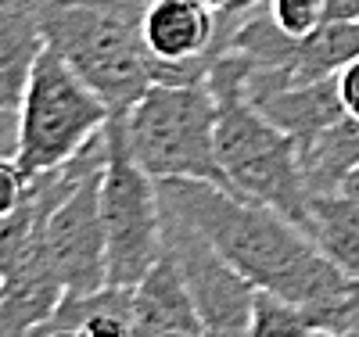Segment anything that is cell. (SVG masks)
<instances>
[{
	"label": "cell",
	"mask_w": 359,
	"mask_h": 337,
	"mask_svg": "<svg viewBox=\"0 0 359 337\" xmlns=\"http://www.w3.org/2000/svg\"><path fill=\"white\" fill-rule=\"evenodd\" d=\"M0 294H4V284H0Z\"/></svg>",
	"instance_id": "cell-27"
},
{
	"label": "cell",
	"mask_w": 359,
	"mask_h": 337,
	"mask_svg": "<svg viewBox=\"0 0 359 337\" xmlns=\"http://www.w3.org/2000/svg\"><path fill=\"white\" fill-rule=\"evenodd\" d=\"M0 158H18V111H0Z\"/></svg>",
	"instance_id": "cell-22"
},
{
	"label": "cell",
	"mask_w": 359,
	"mask_h": 337,
	"mask_svg": "<svg viewBox=\"0 0 359 337\" xmlns=\"http://www.w3.org/2000/svg\"><path fill=\"white\" fill-rule=\"evenodd\" d=\"M266 11L294 40L316 33L323 25V0H266Z\"/></svg>",
	"instance_id": "cell-18"
},
{
	"label": "cell",
	"mask_w": 359,
	"mask_h": 337,
	"mask_svg": "<svg viewBox=\"0 0 359 337\" xmlns=\"http://www.w3.org/2000/svg\"><path fill=\"white\" fill-rule=\"evenodd\" d=\"M198 305L169 255L133 287V337H201Z\"/></svg>",
	"instance_id": "cell-9"
},
{
	"label": "cell",
	"mask_w": 359,
	"mask_h": 337,
	"mask_svg": "<svg viewBox=\"0 0 359 337\" xmlns=\"http://www.w3.org/2000/svg\"><path fill=\"white\" fill-rule=\"evenodd\" d=\"M341 194H348L352 201H359V169H355V172H352V176L345 179V187H341Z\"/></svg>",
	"instance_id": "cell-23"
},
{
	"label": "cell",
	"mask_w": 359,
	"mask_h": 337,
	"mask_svg": "<svg viewBox=\"0 0 359 337\" xmlns=\"http://www.w3.org/2000/svg\"><path fill=\"white\" fill-rule=\"evenodd\" d=\"M313 333L316 330L309 326L302 305H294L273 291H255L248 337H313Z\"/></svg>",
	"instance_id": "cell-16"
},
{
	"label": "cell",
	"mask_w": 359,
	"mask_h": 337,
	"mask_svg": "<svg viewBox=\"0 0 359 337\" xmlns=\"http://www.w3.org/2000/svg\"><path fill=\"white\" fill-rule=\"evenodd\" d=\"M151 0H40L47 47L97 90L111 115H126L155 86V54L144 40Z\"/></svg>",
	"instance_id": "cell-3"
},
{
	"label": "cell",
	"mask_w": 359,
	"mask_h": 337,
	"mask_svg": "<svg viewBox=\"0 0 359 337\" xmlns=\"http://www.w3.org/2000/svg\"><path fill=\"white\" fill-rule=\"evenodd\" d=\"M101 223L108 237V284L137 287L162 262V201L126 144L123 115L108 122V158L101 169Z\"/></svg>",
	"instance_id": "cell-6"
},
{
	"label": "cell",
	"mask_w": 359,
	"mask_h": 337,
	"mask_svg": "<svg viewBox=\"0 0 359 337\" xmlns=\"http://www.w3.org/2000/svg\"><path fill=\"white\" fill-rule=\"evenodd\" d=\"M216 122L219 104L205 79L187 86H151L123 115V130L133 158L151 179H198L230 191L216 155Z\"/></svg>",
	"instance_id": "cell-4"
},
{
	"label": "cell",
	"mask_w": 359,
	"mask_h": 337,
	"mask_svg": "<svg viewBox=\"0 0 359 337\" xmlns=\"http://www.w3.org/2000/svg\"><path fill=\"white\" fill-rule=\"evenodd\" d=\"M219 36V15L198 0H151L144 11V40L158 61H201Z\"/></svg>",
	"instance_id": "cell-10"
},
{
	"label": "cell",
	"mask_w": 359,
	"mask_h": 337,
	"mask_svg": "<svg viewBox=\"0 0 359 337\" xmlns=\"http://www.w3.org/2000/svg\"><path fill=\"white\" fill-rule=\"evenodd\" d=\"M298 165L313 198L341 194L345 179L359 169V118L341 115L334 126L298 147Z\"/></svg>",
	"instance_id": "cell-14"
},
{
	"label": "cell",
	"mask_w": 359,
	"mask_h": 337,
	"mask_svg": "<svg viewBox=\"0 0 359 337\" xmlns=\"http://www.w3.org/2000/svg\"><path fill=\"white\" fill-rule=\"evenodd\" d=\"M313 337H327V333H313Z\"/></svg>",
	"instance_id": "cell-26"
},
{
	"label": "cell",
	"mask_w": 359,
	"mask_h": 337,
	"mask_svg": "<svg viewBox=\"0 0 359 337\" xmlns=\"http://www.w3.org/2000/svg\"><path fill=\"white\" fill-rule=\"evenodd\" d=\"M104 169V165H101ZM101 169L83 176L40 226L43 255L65 294H97L108 287V237L101 223Z\"/></svg>",
	"instance_id": "cell-8"
},
{
	"label": "cell",
	"mask_w": 359,
	"mask_h": 337,
	"mask_svg": "<svg viewBox=\"0 0 359 337\" xmlns=\"http://www.w3.org/2000/svg\"><path fill=\"white\" fill-rule=\"evenodd\" d=\"M309 326L327 337H359V280H348L338 294L302 309Z\"/></svg>",
	"instance_id": "cell-17"
},
{
	"label": "cell",
	"mask_w": 359,
	"mask_h": 337,
	"mask_svg": "<svg viewBox=\"0 0 359 337\" xmlns=\"http://www.w3.org/2000/svg\"><path fill=\"white\" fill-rule=\"evenodd\" d=\"M316 248L331 259L345 277L359 280V201L348 194L313 198V230Z\"/></svg>",
	"instance_id": "cell-15"
},
{
	"label": "cell",
	"mask_w": 359,
	"mask_h": 337,
	"mask_svg": "<svg viewBox=\"0 0 359 337\" xmlns=\"http://www.w3.org/2000/svg\"><path fill=\"white\" fill-rule=\"evenodd\" d=\"M33 194V172H25L18 158H0V216L18 212Z\"/></svg>",
	"instance_id": "cell-19"
},
{
	"label": "cell",
	"mask_w": 359,
	"mask_h": 337,
	"mask_svg": "<svg viewBox=\"0 0 359 337\" xmlns=\"http://www.w3.org/2000/svg\"><path fill=\"white\" fill-rule=\"evenodd\" d=\"M334 83H338V97L345 104V115H355L359 118V54L348 61V65L338 69Z\"/></svg>",
	"instance_id": "cell-20"
},
{
	"label": "cell",
	"mask_w": 359,
	"mask_h": 337,
	"mask_svg": "<svg viewBox=\"0 0 359 337\" xmlns=\"http://www.w3.org/2000/svg\"><path fill=\"white\" fill-rule=\"evenodd\" d=\"M47 33L40 22V0H0V111H18L33 79Z\"/></svg>",
	"instance_id": "cell-12"
},
{
	"label": "cell",
	"mask_w": 359,
	"mask_h": 337,
	"mask_svg": "<svg viewBox=\"0 0 359 337\" xmlns=\"http://www.w3.org/2000/svg\"><path fill=\"white\" fill-rule=\"evenodd\" d=\"M334 76L313 79V83H287V86H273V90H259L248 101L273 122L277 130H284L298 147H302L345 115Z\"/></svg>",
	"instance_id": "cell-11"
},
{
	"label": "cell",
	"mask_w": 359,
	"mask_h": 337,
	"mask_svg": "<svg viewBox=\"0 0 359 337\" xmlns=\"http://www.w3.org/2000/svg\"><path fill=\"white\" fill-rule=\"evenodd\" d=\"M323 22L359 25V0H323Z\"/></svg>",
	"instance_id": "cell-21"
},
{
	"label": "cell",
	"mask_w": 359,
	"mask_h": 337,
	"mask_svg": "<svg viewBox=\"0 0 359 337\" xmlns=\"http://www.w3.org/2000/svg\"><path fill=\"white\" fill-rule=\"evenodd\" d=\"M162 255H169L184 277L205 333H245L252 319L255 287L237 273L191 223L162 208Z\"/></svg>",
	"instance_id": "cell-7"
},
{
	"label": "cell",
	"mask_w": 359,
	"mask_h": 337,
	"mask_svg": "<svg viewBox=\"0 0 359 337\" xmlns=\"http://www.w3.org/2000/svg\"><path fill=\"white\" fill-rule=\"evenodd\" d=\"M252 61L230 47L212 50L208 86L219 104L216 155L230 179V191L245 201L277 208L306 233L313 230V194L298 165V144L277 130L245 94Z\"/></svg>",
	"instance_id": "cell-2"
},
{
	"label": "cell",
	"mask_w": 359,
	"mask_h": 337,
	"mask_svg": "<svg viewBox=\"0 0 359 337\" xmlns=\"http://www.w3.org/2000/svg\"><path fill=\"white\" fill-rule=\"evenodd\" d=\"M198 4H205V8H212V11H216V8H219V0H198Z\"/></svg>",
	"instance_id": "cell-25"
},
{
	"label": "cell",
	"mask_w": 359,
	"mask_h": 337,
	"mask_svg": "<svg viewBox=\"0 0 359 337\" xmlns=\"http://www.w3.org/2000/svg\"><path fill=\"white\" fill-rule=\"evenodd\" d=\"M111 108L69 61L47 47L18 108V162L25 172H54L101 140Z\"/></svg>",
	"instance_id": "cell-5"
},
{
	"label": "cell",
	"mask_w": 359,
	"mask_h": 337,
	"mask_svg": "<svg viewBox=\"0 0 359 337\" xmlns=\"http://www.w3.org/2000/svg\"><path fill=\"white\" fill-rule=\"evenodd\" d=\"M33 337H79V333H72V330H54V333H33Z\"/></svg>",
	"instance_id": "cell-24"
},
{
	"label": "cell",
	"mask_w": 359,
	"mask_h": 337,
	"mask_svg": "<svg viewBox=\"0 0 359 337\" xmlns=\"http://www.w3.org/2000/svg\"><path fill=\"white\" fill-rule=\"evenodd\" d=\"M158 201L165 212L191 223L255 291H273L313 309L352 280L277 208L198 179H162Z\"/></svg>",
	"instance_id": "cell-1"
},
{
	"label": "cell",
	"mask_w": 359,
	"mask_h": 337,
	"mask_svg": "<svg viewBox=\"0 0 359 337\" xmlns=\"http://www.w3.org/2000/svg\"><path fill=\"white\" fill-rule=\"evenodd\" d=\"M72 330L79 337H133V287H101L97 294H65L36 333Z\"/></svg>",
	"instance_id": "cell-13"
}]
</instances>
